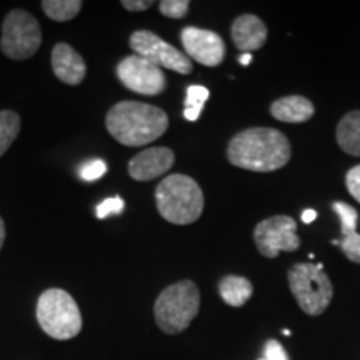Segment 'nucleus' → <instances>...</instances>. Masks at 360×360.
Masks as SVG:
<instances>
[{
	"instance_id": "obj_23",
	"label": "nucleus",
	"mask_w": 360,
	"mask_h": 360,
	"mask_svg": "<svg viewBox=\"0 0 360 360\" xmlns=\"http://www.w3.org/2000/svg\"><path fill=\"white\" fill-rule=\"evenodd\" d=\"M107 170H109V167H107V164L101 159L97 160H90L87 162V164L82 165V169H80V179L85 180V182H96V180H98L102 177V175L107 174Z\"/></svg>"
},
{
	"instance_id": "obj_9",
	"label": "nucleus",
	"mask_w": 360,
	"mask_h": 360,
	"mask_svg": "<svg viewBox=\"0 0 360 360\" xmlns=\"http://www.w3.org/2000/svg\"><path fill=\"white\" fill-rule=\"evenodd\" d=\"M254 240L267 259H276L281 252H295L300 247L297 222L289 215H276L259 222L254 229Z\"/></svg>"
},
{
	"instance_id": "obj_7",
	"label": "nucleus",
	"mask_w": 360,
	"mask_h": 360,
	"mask_svg": "<svg viewBox=\"0 0 360 360\" xmlns=\"http://www.w3.org/2000/svg\"><path fill=\"white\" fill-rule=\"evenodd\" d=\"M42 29L32 13L22 8L8 12L2 24L0 51L12 60H25L39 51Z\"/></svg>"
},
{
	"instance_id": "obj_13",
	"label": "nucleus",
	"mask_w": 360,
	"mask_h": 360,
	"mask_svg": "<svg viewBox=\"0 0 360 360\" xmlns=\"http://www.w3.org/2000/svg\"><path fill=\"white\" fill-rule=\"evenodd\" d=\"M52 70L56 77L67 85H79L87 75V65L82 56L69 44L58 42L52 49Z\"/></svg>"
},
{
	"instance_id": "obj_17",
	"label": "nucleus",
	"mask_w": 360,
	"mask_h": 360,
	"mask_svg": "<svg viewBox=\"0 0 360 360\" xmlns=\"http://www.w3.org/2000/svg\"><path fill=\"white\" fill-rule=\"evenodd\" d=\"M337 142L345 154L360 157V110L342 117L337 125Z\"/></svg>"
},
{
	"instance_id": "obj_4",
	"label": "nucleus",
	"mask_w": 360,
	"mask_h": 360,
	"mask_svg": "<svg viewBox=\"0 0 360 360\" xmlns=\"http://www.w3.org/2000/svg\"><path fill=\"white\" fill-rule=\"evenodd\" d=\"M200 310L199 287L192 281H180L160 292L154 305V317L162 332L177 335L191 326Z\"/></svg>"
},
{
	"instance_id": "obj_5",
	"label": "nucleus",
	"mask_w": 360,
	"mask_h": 360,
	"mask_svg": "<svg viewBox=\"0 0 360 360\" xmlns=\"http://www.w3.org/2000/svg\"><path fill=\"white\" fill-rule=\"evenodd\" d=\"M37 322L49 337L70 340L82 330V314L69 292L62 289L45 290L37 300Z\"/></svg>"
},
{
	"instance_id": "obj_28",
	"label": "nucleus",
	"mask_w": 360,
	"mask_h": 360,
	"mask_svg": "<svg viewBox=\"0 0 360 360\" xmlns=\"http://www.w3.org/2000/svg\"><path fill=\"white\" fill-rule=\"evenodd\" d=\"M315 219H317V212H315V210L307 209V210H304V212H302L304 224H312Z\"/></svg>"
},
{
	"instance_id": "obj_21",
	"label": "nucleus",
	"mask_w": 360,
	"mask_h": 360,
	"mask_svg": "<svg viewBox=\"0 0 360 360\" xmlns=\"http://www.w3.org/2000/svg\"><path fill=\"white\" fill-rule=\"evenodd\" d=\"M209 89L204 85H191L187 89V97H186V110H184V117L191 122H195L199 119L202 110H204L205 102L209 101Z\"/></svg>"
},
{
	"instance_id": "obj_19",
	"label": "nucleus",
	"mask_w": 360,
	"mask_h": 360,
	"mask_svg": "<svg viewBox=\"0 0 360 360\" xmlns=\"http://www.w3.org/2000/svg\"><path fill=\"white\" fill-rule=\"evenodd\" d=\"M84 4L80 0H44L42 8L49 19L56 22H67L79 15Z\"/></svg>"
},
{
	"instance_id": "obj_3",
	"label": "nucleus",
	"mask_w": 360,
	"mask_h": 360,
	"mask_svg": "<svg viewBox=\"0 0 360 360\" xmlns=\"http://www.w3.org/2000/svg\"><path fill=\"white\" fill-rule=\"evenodd\" d=\"M157 210L167 222L188 225L204 212V193L199 184L184 174L165 177L155 188Z\"/></svg>"
},
{
	"instance_id": "obj_12",
	"label": "nucleus",
	"mask_w": 360,
	"mask_h": 360,
	"mask_svg": "<svg viewBox=\"0 0 360 360\" xmlns=\"http://www.w3.org/2000/svg\"><path fill=\"white\" fill-rule=\"evenodd\" d=\"M175 162V154L169 147H150L139 152L129 162V175L137 182H148L164 175Z\"/></svg>"
},
{
	"instance_id": "obj_1",
	"label": "nucleus",
	"mask_w": 360,
	"mask_h": 360,
	"mask_svg": "<svg viewBox=\"0 0 360 360\" xmlns=\"http://www.w3.org/2000/svg\"><path fill=\"white\" fill-rule=\"evenodd\" d=\"M289 139L281 130L252 127L233 135L227 148V159L238 169L252 172H274L290 160Z\"/></svg>"
},
{
	"instance_id": "obj_10",
	"label": "nucleus",
	"mask_w": 360,
	"mask_h": 360,
	"mask_svg": "<svg viewBox=\"0 0 360 360\" xmlns=\"http://www.w3.org/2000/svg\"><path fill=\"white\" fill-rule=\"evenodd\" d=\"M115 72L117 79L125 89L141 94V96H160L167 87V79L160 67L146 60L143 57L135 56V53L124 57L117 65Z\"/></svg>"
},
{
	"instance_id": "obj_31",
	"label": "nucleus",
	"mask_w": 360,
	"mask_h": 360,
	"mask_svg": "<svg viewBox=\"0 0 360 360\" xmlns=\"http://www.w3.org/2000/svg\"><path fill=\"white\" fill-rule=\"evenodd\" d=\"M260 360H264V359H260Z\"/></svg>"
},
{
	"instance_id": "obj_25",
	"label": "nucleus",
	"mask_w": 360,
	"mask_h": 360,
	"mask_svg": "<svg viewBox=\"0 0 360 360\" xmlns=\"http://www.w3.org/2000/svg\"><path fill=\"white\" fill-rule=\"evenodd\" d=\"M345 187L350 195L360 204V165H355L345 175Z\"/></svg>"
},
{
	"instance_id": "obj_18",
	"label": "nucleus",
	"mask_w": 360,
	"mask_h": 360,
	"mask_svg": "<svg viewBox=\"0 0 360 360\" xmlns=\"http://www.w3.org/2000/svg\"><path fill=\"white\" fill-rule=\"evenodd\" d=\"M219 294L231 307H242L254 294V287L249 278L240 276H225L219 282Z\"/></svg>"
},
{
	"instance_id": "obj_2",
	"label": "nucleus",
	"mask_w": 360,
	"mask_h": 360,
	"mask_svg": "<svg viewBox=\"0 0 360 360\" xmlns=\"http://www.w3.org/2000/svg\"><path fill=\"white\" fill-rule=\"evenodd\" d=\"M105 127L122 146L142 147L167 132L169 115L150 103L124 101L107 112Z\"/></svg>"
},
{
	"instance_id": "obj_15",
	"label": "nucleus",
	"mask_w": 360,
	"mask_h": 360,
	"mask_svg": "<svg viewBox=\"0 0 360 360\" xmlns=\"http://www.w3.org/2000/svg\"><path fill=\"white\" fill-rule=\"evenodd\" d=\"M334 212L340 219L342 240H332L334 245H340L345 257L355 264H360V233H357L359 214L352 205L345 202H335Z\"/></svg>"
},
{
	"instance_id": "obj_26",
	"label": "nucleus",
	"mask_w": 360,
	"mask_h": 360,
	"mask_svg": "<svg viewBox=\"0 0 360 360\" xmlns=\"http://www.w3.org/2000/svg\"><path fill=\"white\" fill-rule=\"evenodd\" d=\"M264 360H289V355H287L285 349L282 347L281 342L270 339L265 344Z\"/></svg>"
},
{
	"instance_id": "obj_24",
	"label": "nucleus",
	"mask_w": 360,
	"mask_h": 360,
	"mask_svg": "<svg viewBox=\"0 0 360 360\" xmlns=\"http://www.w3.org/2000/svg\"><path fill=\"white\" fill-rule=\"evenodd\" d=\"M125 202L122 197H110V199H105L101 204L97 205L96 215L98 219H107L110 215H119L124 212Z\"/></svg>"
},
{
	"instance_id": "obj_27",
	"label": "nucleus",
	"mask_w": 360,
	"mask_h": 360,
	"mask_svg": "<svg viewBox=\"0 0 360 360\" xmlns=\"http://www.w3.org/2000/svg\"><path fill=\"white\" fill-rule=\"evenodd\" d=\"M120 4H122V7L127 8L129 12H143L154 6L152 0H122Z\"/></svg>"
},
{
	"instance_id": "obj_11",
	"label": "nucleus",
	"mask_w": 360,
	"mask_h": 360,
	"mask_svg": "<svg viewBox=\"0 0 360 360\" xmlns=\"http://www.w3.org/2000/svg\"><path fill=\"white\" fill-rule=\"evenodd\" d=\"M186 56L205 67H217L225 58V44L219 34L199 27H186L180 34Z\"/></svg>"
},
{
	"instance_id": "obj_16",
	"label": "nucleus",
	"mask_w": 360,
	"mask_h": 360,
	"mask_svg": "<svg viewBox=\"0 0 360 360\" xmlns=\"http://www.w3.org/2000/svg\"><path fill=\"white\" fill-rule=\"evenodd\" d=\"M270 114L276 120L287 124H302L310 120L315 114L314 103L307 97L289 96L278 98L270 105Z\"/></svg>"
},
{
	"instance_id": "obj_29",
	"label": "nucleus",
	"mask_w": 360,
	"mask_h": 360,
	"mask_svg": "<svg viewBox=\"0 0 360 360\" xmlns=\"http://www.w3.org/2000/svg\"><path fill=\"white\" fill-rule=\"evenodd\" d=\"M4 242H6V224H4L2 217H0V250H2Z\"/></svg>"
},
{
	"instance_id": "obj_20",
	"label": "nucleus",
	"mask_w": 360,
	"mask_h": 360,
	"mask_svg": "<svg viewBox=\"0 0 360 360\" xmlns=\"http://www.w3.org/2000/svg\"><path fill=\"white\" fill-rule=\"evenodd\" d=\"M20 132V117L13 110H0V157L11 148Z\"/></svg>"
},
{
	"instance_id": "obj_8",
	"label": "nucleus",
	"mask_w": 360,
	"mask_h": 360,
	"mask_svg": "<svg viewBox=\"0 0 360 360\" xmlns=\"http://www.w3.org/2000/svg\"><path fill=\"white\" fill-rule=\"evenodd\" d=\"M130 47L135 56L143 57L160 69L174 70L180 75H188L193 70L192 60L186 53L180 52L174 45L165 42L159 35L150 30H137L130 35Z\"/></svg>"
},
{
	"instance_id": "obj_14",
	"label": "nucleus",
	"mask_w": 360,
	"mask_h": 360,
	"mask_svg": "<svg viewBox=\"0 0 360 360\" xmlns=\"http://www.w3.org/2000/svg\"><path fill=\"white\" fill-rule=\"evenodd\" d=\"M231 34L233 45L244 53H250L262 49L264 44L267 42L269 35L267 27H265L264 22L257 15H252V13L237 17L232 24Z\"/></svg>"
},
{
	"instance_id": "obj_6",
	"label": "nucleus",
	"mask_w": 360,
	"mask_h": 360,
	"mask_svg": "<svg viewBox=\"0 0 360 360\" xmlns=\"http://www.w3.org/2000/svg\"><path fill=\"white\" fill-rule=\"evenodd\" d=\"M289 287L299 307L312 317L326 312L334 297V285L322 264H295L289 270Z\"/></svg>"
},
{
	"instance_id": "obj_22",
	"label": "nucleus",
	"mask_w": 360,
	"mask_h": 360,
	"mask_svg": "<svg viewBox=\"0 0 360 360\" xmlns=\"http://www.w3.org/2000/svg\"><path fill=\"white\" fill-rule=\"evenodd\" d=\"M188 7H191L188 0H162L159 4L160 13L169 19H184L188 13Z\"/></svg>"
},
{
	"instance_id": "obj_30",
	"label": "nucleus",
	"mask_w": 360,
	"mask_h": 360,
	"mask_svg": "<svg viewBox=\"0 0 360 360\" xmlns=\"http://www.w3.org/2000/svg\"><path fill=\"white\" fill-rule=\"evenodd\" d=\"M250 60H252V56H250V53H242V56L238 57V62H240L242 65H249V64H250Z\"/></svg>"
}]
</instances>
